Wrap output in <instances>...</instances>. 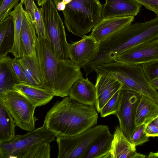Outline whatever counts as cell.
Returning a JSON list of instances; mask_svg holds the SVG:
<instances>
[{
	"instance_id": "cell-1",
	"label": "cell",
	"mask_w": 158,
	"mask_h": 158,
	"mask_svg": "<svg viewBox=\"0 0 158 158\" xmlns=\"http://www.w3.org/2000/svg\"><path fill=\"white\" fill-rule=\"evenodd\" d=\"M98 112L94 106L79 103L68 96L48 110L43 125L56 136H72L96 126Z\"/></svg>"
},
{
	"instance_id": "cell-2",
	"label": "cell",
	"mask_w": 158,
	"mask_h": 158,
	"mask_svg": "<svg viewBox=\"0 0 158 158\" xmlns=\"http://www.w3.org/2000/svg\"><path fill=\"white\" fill-rule=\"evenodd\" d=\"M36 51L42 78L39 86L51 91L54 96H68L74 83L83 77L81 68L71 60L58 58L46 38H38Z\"/></svg>"
},
{
	"instance_id": "cell-3",
	"label": "cell",
	"mask_w": 158,
	"mask_h": 158,
	"mask_svg": "<svg viewBox=\"0 0 158 158\" xmlns=\"http://www.w3.org/2000/svg\"><path fill=\"white\" fill-rule=\"evenodd\" d=\"M56 135L44 125L0 143V158H49Z\"/></svg>"
},
{
	"instance_id": "cell-4",
	"label": "cell",
	"mask_w": 158,
	"mask_h": 158,
	"mask_svg": "<svg viewBox=\"0 0 158 158\" xmlns=\"http://www.w3.org/2000/svg\"><path fill=\"white\" fill-rule=\"evenodd\" d=\"M94 71L97 74H101L118 80L122 85V89L134 91L158 104V92L147 79L141 64L113 60L96 67Z\"/></svg>"
},
{
	"instance_id": "cell-5",
	"label": "cell",
	"mask_w": 158,
	"mask_h": 158,
	"mask_svg": "<svg viewBox=\"0 0 158 158\" xmlns=\"http://www.w3.org/2000/svg\"><path fill=\"white\" fill-rule=\"evenodd\" d=\"M102 6L99 0H72L62 11L67 30L82 37L102 19Z\"/></svg>"
},
{
	"instance_id": "cell-6",
	"label": "cell",
	"mask_w": 158,
	"mask_h": 158,
	"mask_svg": "<svg viewBox=\"0 0 158 158\" xmlns=\"http://www.w3.org/2000/svg\"><path fill=\"white\" fill-rule=\"evenodd\" d=\"M44 21L46 39L56 56L63 60L69 59V44L63 21L52 0H48L40 9Z\"/></svg>"
},
{
	"instance_id": "cell-7",
	"label": "cell",
	"mask_w": 158,
	"mask_h": 158,
	"mask_svg": "<svg viewBox=\"0 0 158 158\" xmlns=\"http://www.w3.org/2000/svg\"><path fill=\"white\" fill-rule=\"evenodd\" d=\"M106 125L95 126L77 135L56 136L58 158H81L92 144L109 130Z\"/></svg>"
},
{
	"instance_id": "cell-8",
	"label": "cell",
	"mask_w": 158,
	"mask_h": 158,
	"mask_svg": "<svg viewBox=\"0 0 158 158\" xmlns=\"http://www.w3.org/2000/svg\"><path fill=\"white\" fill-rule=\"evenodd\" d=\"M1 100L12 116L16 125L24 130L35 128L36 107L23 95L12 90L0 94Z\"/></svg>"
},
{
	"instance_id": "cell-9",
	"label": "cell",
	"mask_w": 158,
	"mask_h": 158,
	"mask_svg": "<svg viewBox=\"0 0 158 158\" xmlns=\"http://www.w3.org/2000/svg\"><path fill=\"white\" fill-rule=\"evenodd\" d=\"M120 101L115 115L119 127L131 142L132 135L136 127L135 117L137 107L142 95L133 91L121 89Z\"/></svg>"
},
{
	"instance_id": "cell-10",
	"label": "cell",
	"mask_w": 158,
	"mask_h": 158,
	"mask_svg": "<svg viewBox=\"0 0 158 158\" xmlns=\"http://www.w3.org/2000/svg\"><path fill=\"white\" fill-rule=\"evenodd\" d=\"M158 59V38L134 46L114 60L133 64H142Z\"/></svg>"
},
{
	"instance_id": "cell-11",
	"label": "cell",
	"mask_w": 158,
	"mask_h": 158,
	"mask_svg": "<svg viewBox=\"0 0 158 158\" xmlns=\"http://www.w3.org/2000/svg\"><path fill=\"white\" fill-rule=\"evenodd\" d=\"M82 38L69 45L70 60L80 68L96 57L99 48V43L90 35H84Z\"/></svg>"
},
{
	"instance_id": "cell-12",
	"label": "cell",
	"mask_w": 158,
	"mask_h": 158,
	"mask_svg": "<svg viewBox=\"0 0 158 158\" xmlns=\"http://www.w3.org/2000/svg\"><path fill=\"white\" fill-rule=\"evenodd\" d=\"M134 17L128 16L102 19L92 30L90 35L98 42L131 24Z\"/></svg>"
},
{
	"instance_id": "cell-13",
	"label": "cell",
	"mask_w": 158,
	"mask_h": 158,
	"mask_svg": "<svg viewBox=\"0 0 158 158\" xmlns=\"http://www.w3.org/2000/svg\"><path fill=\"white\" fill-rule=\"evenodd\" d=\"M110 148L107 158H144L146 156L137 153L136 146L125 135L119 126L115 127Z\"/></svg>"
},
{
	"instance_id": "cell-14",
	"label": "cell",
	"mask_w": 158,
	"mask_h": 158,
	"mask_svg": "<svg viewBox=\"0 0 158 158\" xmlns=\"http://www.w3.org/2000/svg\"><path fill=\"white\" fill-rule=\"evenodd\" d=\"M142 5L136 0H106L103 5L102 19L135 16Z\"/></svg>"
},
{
	"instance_id": "cell-15",
	"label": "cell",
	"mask_w": 158,
	"mask_h": 158,
	"mask_svg": "<svg viewBox=\"0 0 158 158\" xmlns=\"http://www.w3.org/2000/svg\"><path fill=\"white\" fill-rule=\"evenodd\" d=\"M97 75L95 106L98 112H100L107 101L117 92L122 89V85L113 78L101 74Z\"/></svg>"
},
{
	"instance_id": "cell-16",
	"label": "cell",
	"mask_w": 158,
	"mask_h": 158,
	"mask_svg": "<svg viewBox=\"0 0 158 158\" xmlns=\"http://www.w3.org/2000/svg\"><path fill=\"white\" fill-rule=\"evenodd\" d=\"M13 90L25 97L36 107L46 105L54 96L53 93L48 89L27 83L15 85Z\"/></svg>"
},
{
	"instance_id": "cell-17",
	"label": "cell",
	"mask_w": 158,
	"mask_h": 158,
	"mask_svg": "<svg viewBox=\"0 0 158 158\" xmlns=\"http://www.w3.org/2000/svg\"><path fill=\"white\" fill-rule=\"evenodd\" d=\"M68 96L79 103L95 106L96 101L95 85L87 77L86 79L79 78L71 87Z\"/></svg>"
},
{
	"instance_id": "cell-18",
	"label": "cell",
	"mask_w": 158,
	"mask_h": 158,
	"mask_svg": "<svg viewBox=\"0 0 158 158\" xmlns=\"http://www.w3.org/2000/svg\"><path fill=\"white\" fill-rule=\"evenodd\" d=\"M36 33L35 27L29 15L24 10L20 33L21 47L23 56H31L36 52L38 37Z\"/></svg>"
},
{
	"instance_id": "cell-19",
	"label": "cell",
	"mask_w": 158,
	"mask_h": 158,
	"mask_svg": "<svg viewBox=\"0 0 158 158\" xmlns=\"http://www.w3.org/2000/svg\"><path fill=\"white\" fill-rule=\"evenodd\" d=\"M158 115V104L150 98L142 95L137 105L135 114L136 127L147 124Z\"/></svg>"
},
{
	"instance_id": "cell-20",
	"label": "cell",
	"mask_w": 158,
	"mask_h": 158,
	"mask_svg": "<svg viewBox=\"0 0 158 158\" xmlns=\"http://www.w3.org/2000/svg\"><path fill=\"white\" fill-rule=\"evenodd\" d=\"M13 59L6 56L0 58V94L13 90L20 83L12 65Z\"/></svg>"
},
{
	"instance_id": "cell-21",
	"label": "cell",
	"mask_w": 158,
	"mask_h": 158,
	"mask_svg": "<svg viewBox=\"0 0 158 158\" xmlns=\"http://www.w3.org/2000/svg\"><path fill=\"white\" fill-rule=\"evenodd\" d=\"M19 60L24 69L27 83L40 85L42 78L36 52L31 56H24Z\"/></svg>"
},
{
	"instance_id": "cell-22",
	"label": "cell",
	"mask_w": 158,
	"mask_h": 158,
	"mask_svg": "<svg viewBox=\"0 0 158 158\" xmlns=\"http://www.w3.org/2000/svg\"><path fill=\"white\" fill-rule=\"evenodd\" d=\"M9 16L0 21V58L7 56L14 44V24Z\"/></svg>"
},
{
	"instance_id": "cell-23",
	"label": "cell",
	"mask_w": 158,
	"mask_h": 158,
	"mask_svg": "<svg viewBox=\"0 0 158 158\" xmlns=\"http://www.w3.org/2000/svg\"><path fill=\"white\" fill-rule=\"evenodd\" d=\"M113 135L107 131L98 139L81 158H107Z\"/></svg>"
},
{
	"instance_id": "cell-24",
	"label": "cell",
	"mask_w": 158,
	"mask_h": 158,
	"mask_svg": "<svg viewBox=\"0 0 158 158\" xmlns=\"http://www.w3.org/2000/svg\"><path fill=\"white\" fill-rule=\"evenodd\" d=\"M16 125L12 116L0 100V143L8 142L14 138Z\"/></svg>"
},
{
	"instance_id": "cell-25",
	"label": "cell",
	"mask_w": 158,
	"mask_h": 158,
	"mask_svg": "<svg viewBox=\"0 0 158 158\" xmlns=\"http://www.w3.org/2000/svg\"><path fill=\"white\" fill-rule=\"evenodd\" d=\"M20 2L9 14L13 19L14 26V42L13 46L10 51L15 57L20 58L22 57L21 47L20 33L23 19L24 9Z\"/></svg>"
},
{
	"instance_id": "cell-26",
	"label": "cell",
	"mask_w": 158,
	"mask_h": 158,
	"mask_svg": "<svg viewBox=\"0 0 158 158\" xmlns=\"http://www.w3.org/2000/svg\"><path fill=\"white\" fill-rule=\"evenodd\" d=\"M23 4L25 10L35 27L37 37L46 38L45 27L40 9L37 7L34 0H24Z\"/></svg>"
},
{
	"instance_id": "cell-27",
	"label": "cell",
	"mask_w": 158,
	"mask_h": 158,
	"mask_svg": "<svg viewBox=\"0 0 158 158\" xmlns=\"http://www.w3.org/2000/svg\"><path fill=\"white\" fill-rule=\"evenodd\" d=\"M120 101V89L117 92L107 101L100 113L102 117L115 114L118 109Z\"/></svg>"
},
{
	"instance_id": "cell-28",
	"label": "cell",
	"mask_w": 158,
	"mask_h": 158,
	"mask_svg": "<svg viewBox=\"0 0 158 158\" xmlns=\"http://www.w3.org/2000/svg\"><path fill=\"white\" fill-rule=\"evenodd\" d=\"M145 126L143 124L137 126L132 134L131 143L135 146L149 141L145 131Z\"/></svg>"
},
{
	"instance_id": "cell-29",
	"label": "cell",
	"mask_w": 158,
	"mask_h": 158,
	"mask_svg": "<svg viewBox=\"0 0 158 158\" xmlns=\"http://www.w3.org/2000/svg\"><path fill=\"white\" fill-rule=\"evenodd\" d=\"M141 64L145 76L149 82L158 77V59Z\"/></svg>"
},
{
	"instance_id": "cell-30",
	"label": "cell",
	"mask_w": 158,
	"mask_h": 158,
	"mask_svg": "<svg viewBox=\"0 0 158 158\" xmlns=\"http://www.w3.org/2000/svg\"><path fill=\"white\" fill-rule=\"evenodd\" d=\"M19 0H3L0 4V21L9 16L12 9L18 4Z\"/></svg>"
},
{
	"instance_id": "cell-31",
	"label": "cell",
	"mask_w": 158,
	"mask_h": 158,
	"mask_svg": "<svg viewBox=\"0 0 158 158\" xmlns=\"http://www.w3.org/2000/svg\"><path fill=\"white\" fill-rule=\"evenodd\" d=\"M12 65L20 83H26L27 80L24 69L19 60V58L15 57L12 61Z\"/></svg>"
},
{
	"instance_id": "cell-32",
	"label": "cell",
	"mask_w": 158,
	"mask_h": 158,
	"mask_svg": "<svg viewBox=\"0 0 158 158\" xmlns=\"http://www.w3.org/2000/svg\"><path fill=\"white\" fill-rule=\"evenodd\" d=\"M145 131L149 137H158V123L154 120L146 124Z\"/></svg>"
},
{
	"instance_id": "cell-33",
	"label": "cell",
	"mask_w": 158,
	"mask_h": 158,
	"mask_svg": "<svg viewBox=\"0 0 158 158\" xmlns=\"http://www.w3.org/2000/svg\"><path fill=\"white\" fill-rule=\"evenodd\" d=\"M147 9L158 16V0H136Z\"/></svg>"
},
{
	"instance_id": "cell-34",
	"label": "cell",
	"mask_w": 158,
	"mask_h": 158,
	"mask_svg": "<svg viewBox=\"0 0 158 158\" xmlns=\"http://www.w3.org/2000/svg\"><path fill=\"white\" fill-rule=\"evenodd\" d=\"M72 0H53V3L57 10L63 11L66 5L70 2Z\"/></svg>"
},
{
	"instance_id": "cell-35",
	"label": "cell",
	"mask_w": 158,
	"mask_h": 158,
	"mask_svg": "<svg viewBox=\"0 0 158 158\" xmlns=\"http://www.w3.org/2000/svg\"><path fill=\"white\" fill-rule=\"evenodd\" d=\"M149 82L154 88L158 89V77L153 79Z\"/></svg>"
},
{
	"instance_id": "cell-36",
	"label": "cell",
	"mask_w": 158,
	"mask_h": 158,
	"mask_svg": "<svg viewBox=\"0 0 158 158\" xmlns=\"http://www.w3.org/2000/svg\"><path fill=\"white\" fill-rule=\"evenodd\" d=\"M148 158H158V152H150L147 157Z\"/></svg>"
},
{
	"instance_id": "cell-37",
	"label": "cell",
	"mask_w": 158,
	"mask_h": 158,
	"mask_svg": "<svg viewBox=\"0 0 158 158\" xmlns=\"http://www.w3.org/2000/svg\"><path fill=\"white\" fill-rule=\"evenodd\" d=\"M38 6H41L48 0H36Z\"/></svg>"
},
{
	"instance_id": "cell-38",
	"label": "cell",
	"mask_w": 158,
	"mask_h": 158,
	"mask_svg": "<svg viewBox=\"0 0 158 158\" xmlns=\"http://www.w3.org/2000/svg\"><path fill=\"white\" fill-rule=\"evenodd\" d=\"M154 120L158 123V116L154 119Z\"/></svg>"
},
{
	"instance_id": "cell-39",
	"label": "cell",
	"mask_w": 158,
	"mask_h": 158,
	"mask_svg": "<svg viewBox=\"0 0 158 158\" xmlns=\"http://www.w3.org/2000/svg\"><path fill=\"white\" fill-rule=\"evenodd\" d=\"M24 1V0H21V2H21L22 4H23Z\"/></svg>"
},
{
	"instance_id": "cell-40",
	"label": "cell",
	"mask_w": 158,
	"mask_h": 158,
	"mask_svg": "<svg viewBox=\"0 0 158 158\" xmlns=\"http://www.w3.org/2000/svg\"><path fill=\"white\" fill-rule=\"evenodd\" d=\"M3 0H0V4H1L2 3Z\"/></svg>"
}]
</instances>
